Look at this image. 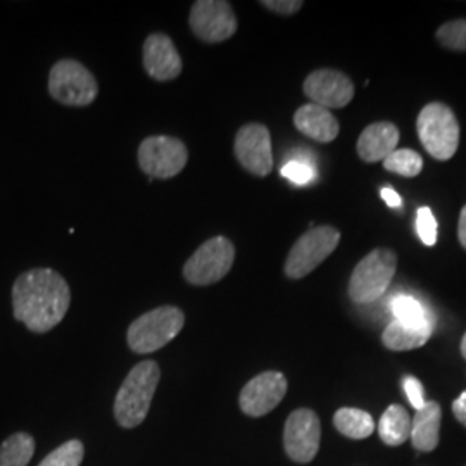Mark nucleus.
Here are the masks:
<instances>
[{"label":"nucleus","mask_w":466,"mask_h":466,"mask_svg":"<svg viewBox=\"0 0 466 466\" xmlns=\"http://www.w3.org/2000/svg\"><path fill=\"white\" fill-rule=\"evenodd\" d=\"M159 379L161 370L152 360H146L130 370L115 400V418L123 429H135L144 423Z\"/></svg>","instance_id":"f03ea898"},{"label":"nucleus","mask_w":466,"mask_h":466,"mask_svg":"<svg viewBox=\"0 0 466 466\" xmlns=\"http://www.w3.org/2000/svg\"><path fill=\"white\" fill-rule=\"evenodd\" d=\"M461 354H463V358L466 360V333L463 335V340H461Z\"/></svg>","instance_id":"72a5a7b5"},{"label":"nucleus","mask_w":466,"mask_h":466,"mask_svg":"<svg viewBox=\"0 0 466 466\" xmlns=\"http://www.w3.org/2000/svg\"><path fill=\"white\" fill-rule=\"evenodd\" d=\"M398 269V256L390 249L371 250L350 275V298L356 304H370L382 298Z\"/></svg>","instance_id":"39448f33"},{"label":"nucleus","mask_w":466,"mask_h":466,"mask_svg":"<svg viewBox=\"0 0 466 466\" xmlns=\"http://www.w3.org/2000/svg\"><path fill=\"white\" fill-rule=\"evenodd\" d=\"M34 454V437L26 432L13 433L0 444V466H28Z\"/></svg>","instance_id":"4be33fe9"},{"label":"nucleus","mask_w":466,"mask_h":466,"mask_svg":"<svg viewBox=\"0 0 466 466\" xmlns=\"http://www.w3.org/2000/svg\"><path fill=\"white\" fill-rule=\"evenodd\" d=\"M319 439L321 427L315 411L300 408L287 418L283 431V446L292 461L300 465L313 461L319 450Z\"/></svg>","instance_id":"9b49d317"},{"label":"nucleus","mask_w":466,"mask_h":466,"mask_svg":"<svg viewBox=\"0 0 466 466\" xmlns=\"http://www.w3.org/2000/svg\"><path fill=\"white\" fill-rule=\"evenodd\" d=\"M383 167L390 173H398L400 177L413 178L421 173L423 159L415 150L396 149L383 161Z\"/></svg>","instance_id":"b1692460"},{"label":"nucleus","mask_w":466,"mask_h":466,"mask_svg":"<svg viewBox=\"0 0 466 466\" xmlns=\"http://www.w3.org/2000/svg\"><path fill=\"white\" fill-rule=\"evenodd\" d=\"M452 413L458 418V421L466 427V390L452 402Z\"/></svg>","instance_id":"7c9ffc66"},{"label":"nucleus","mask_w":466,"mask_h":466,"mask_svg":"<svg viewBox=\"0 0 466 466\" xmlns=\"http://www.w3.org/2000/svg\"><path fill=\"white\" fill-rule=\"evenodd\" d=\"M437 40L451 50H466V19H454L444 23L437 30Z\"/></svg>","instance_id":"a878e982"},{"label":"nucleus","mask_w":466,"mask_h":466,"mask_svg":"<svg viewBox=\"0 0 466 466\" xmlns=\"http://www.w3.org/2000/svg\"><path fill=\"white\" fill-rule=\"evenodd\" d=\"M304 96L325 109H342L354 97L348 75L335 69H317L304 80Z\"/></svg>","instance_id":"4468645a"},{"label":"nucleus","mask_w":466,"mask_h":466,"mask_svg":"<svg viewBox=\"0 0 466 466\" xmlns=\"http://www.w3.org/2000/svg\"><path fill=\"white\" fill-rule=\"evenodd\" d=\"M382 199L387 202L389 208H400L402 206L400 194L394 188H390V187H383Z\"/></svg>","instance_id":"2f4dec72"},{"label":"nucleus","mask_w":466,"mask_h":466,"mask_svg":"<svg viewBox=\"0 0 466 466\" xmlns=\"http://www.w3.org/2000/svg\"><path fill=\"white\" fill-rule=\"evenodd\" d=\"M49 94L63 106L86 107L97 99L99 84L82 63L61 59L50 69Z\"/></svg>","instance_id":"423d86ee"},{"label":"nucleus","mask_w":466,"mask_h":466,"mask_svg":"<svg viewBox=\"0 0 466 466\" xmlns=\"http://www.w3.org/2000/svg\"><path fill=\"white\" fill-rule=\"evenodd\" d=\"M71 304V289L61 273L50 268H34L21 273L13 285V311L30 332L56 329Z\"/></svg>","instance_id":"f257e3e1"},{"label":"nucleus","mask_w":466,"mask_h":466,"mask_svg":"<svg viewBox=\"0 0 466 466\" xmlns=\"http://www.w3.org/2000/svg\"><path fill=\"white\" fill-rule=\"evenodd\" d=\"M185 325L184 311L175 306H159L137 318L127 333L128 348L137 354H150L165 348Z\"/></svg>","instance_id":"7ed1b4c3"},{"label":"nucleus","mask_w":466,"mask_h":466,"mask_svg":"<svg viewBox=\"0 0 466 466\" xmlns=\"http://www.w3.org/2000/svg\"><path fill=\"white\" fill-rule=\"evenodd\" d=\"M400 130L390 121H379L367 127L358 140V154L365 163L385 161L400 144Z\"/></svg>","instance_id":"dca6fc26"},{"label":"nucleus","mask_w":466,"mask_h":466,"mask_svg":"<svg viewBox=\"0 0 466 466\" xmlns=\"http://www.w3.org/2000/svg\"><path fill=\"white\" fill-rule=\"evenodd\" d=\"M441 417L442 410L441 404L435 400H427L423 408L417 410L415 418L411 421V442L415 450L421 452H431L439 444V432H441Z\"/></svg>","instance_id":"a211bd4d"},{"label":"nucleus","mask_w":466,"mask_h":466,"mask_svg":"<svg viewBox=\"0 0 466 466\" xmlns=\"http://www.w3.org/2000/svg\"><path fill=\"white\" fill-rule=\"evenodd\" d=\"M282 177L292 184L308 185L317 178L315 165L306 157H292L282 167Z\"/></svg>","instance_id":"bb28decb"},{"label":"nucleus","mask_w":466,"mask_h":466,"mask_svg":"<svg viewBox=\"0 0 466 466\" xmlns=\"http://www.w3.org/2000/svg\"><path fill=\"white\" fill-rule=\"evenodd\" d=\"M188 25L194 35L208 44H219L237 34L238 23L232 5L225 0H198L192 4Z\"/></svg>","instance_id":"9d476101"},{"label":"nucleus","mask_w":466,"mask_h":466,"mask_svg":"<svg viewBox=\"0 0 466 466\" xmlns=\"http://www.w3.org/2000/svg\"><path fill=\"white\" fill-rule=\"evenodd\" d=\"M287 379L280 371H263L246 383L238 404L248 417H265L273 411L287 394Z\"/></svg>","instance_id":"ddd939ff"},{"label":"nucleus","mask_w":466,"mask_h":466,"mask_svg":"<svg viewBox=\"0 0 466 466\" xmlns=\"http://www.w3.org/2000/svg\"><path fill=\"white\" fill-rule=\"evenodd\" d=\"M432 330L431 325H406L394 319L383 330V346L390 350H418L429 342Z\"/></svg>","instance_id":"6ab92c4d"},{"label":"nucleus","mask_w":466,"mask_h":466,"mask_svg":"<svg viewBox=\"0 0 466 466\" xmlns=\"http://www.w3.org/2000/svg\"><path fill=\"white\" fill-rule=\"evenodd\" d=\"M261 5L267 7L269 11H273V13H277V15L290 16V15L299 13L304 2H300V0H263Z\"/></svg>","instance_id":"c756f323"},{"label":"nucleus","mask_w":466,"mask_h":466,"mask_svg":"<svg viewBox=\"0 0 466 466\" xmlns=\"http://www.w3.org/2000/svg\"><path fill=\"white\" fill-rule=\"evenodd\" d=\"M333 425L339 432L350 439H367L375 432V421L367 411L356 408H340L333 415Z\"/></svg>","instance_id":"412c9836"},{"label":"nucleus","mask_w":466,"mask_h":466,"mask_svg":"<svg viewBox=\"0 0 466 466\" xmlns=\"http://www.w3.org/2000/svg\"><path fill=\"white\" fill-rule=\"evenodd\" d=\"M402 387H404V392H406V396H408V400L411 402V406H413L415 410L423 408V404H425L427 400H425V396H423V385H421V382H420L418 379H415V377H404Z\"/></svg>","instance_id":"c85d7f7f"},{"label":"nucleus","mask_w":466,"mask_h":466,"mask_svg":"<svg viewBox=\"0 0 466 466\" xmlns=\"http://www.w3.org/2000/svg\"><path fill=\"white\" fill-rule=\"evenodd\" d=\"M340 242V232L330 225H321L300 235L298 242L285 261V275L292 280L304 279L313 269H317Z\"/></svg>","instance_id":"0eeeda50"},{"label":"nucleus","mask_w":466,"mask_h":466,"mask_svg":"<svg viewBox=\"0 0 466 466\" xmlns=\"http://www.w3.org/2000/svg\"><path fill=\"white\" fill-rule=\"evenodd\" d=\"M390 309L396 321L406 325H431L433 327L432 315L420 300L411 296H396L390 302Z\"/></svg>","instance_id":"5701e85b"},{"label":"nucleus","mask_w":466,"mask_h":466,"mask_svg":"<svg viewBox=\"0 0 466 466\" xmlns=\"http://www.w3.org/2000/svg\"><path fill=\"white\" fill-rule=\"evenodd\" d=\"M85 448L82 441H67L57 450L52 451L38 466H80L84 461Z\"/></svg>","instance_id":"393cba45"},{"label":"nucleus","mask_w":466,"mask_h":466,"mask_svg":"<svg viewBox=\"0 0 466 466\" xmlns=\"http://www.w3.org/2000/svg\"><path fill=\"white\" fill-rule=\"evenodd\" d=\"M417 132L425 150L439 161L451 159L460 146L458 119L442 102H431L420 111Z\"/></svg>","instance_id":"20e7f679"},{"label":"nucleus","mask_w":466,"mask_h":466,"mask_svg":"<svg viewBox=\"0 0 466 466\" xmlns=\"http://www.w3.org/2000/svg\"><path fill=\"white\" fill-rule=\"evenodd\" d=\"M458 237H460V242L461 246L466 249V206L461 209V215H460V223H458Z\"/></svg>","instance_id":"473e14b6"},{"label":"nucleus","mask_w":466,"mask_h":466,"mask_svg":"<svg viewBox=\"0 0 466 466\" xmlns=\"http://www.w3.org/2000/svg\"><path fill=\"white\" fill-rule=\"evenodd\" d=\"M188 150L180 138L169 135H152L138 147V167L150 178L167 180L184 171Z\"/></svg>","instance_id":"1a4fd4ad"},{"label":"nucleus","mask_w":466,"mask_h":466,"mask_svg":"<svg viewBox=\"0 0 466 466\" xmlns=\"http://www.w3.org/2000/svg\"><path fill=\"white\" fill-rule=\"evenodd\" d=\"M417 232L425 246H433L437 240V221L431 208H420L417 213Z\"/></svg>","instance_id":"cd10ccee"},{"label":"nucleus","mask_w":466,"mask_h":466,"mask_svg":"<svg viewBox=\"0 0 466 466\" xmlns=\"http://www.w3.org/2000/svg\"><path fill=\"white\" fill-rule=\"evenodd\" d=\"M294 125L300 134L319 144H329L337 138L340 125L332 113L318 104H304L294 115Z\"/></svg>","instance_id":"f3484780"},{"label":"nucleus","mask_w":466,"mask_h":466,"mask_svg":"<svg viewBox=\"0 0 466 466\" xmlns=\"http://www.w3.org/2000/svg\"><path fill=\"white\" fill-rule=\"evenodd\" d=\"M144 69L156 82L177 80L184 69L173 40L165 34H152L144 42Z\"/></svg>","instance_id":"2eb2a0df"},{"label":"nucleus","mask_w":466,"mask_h":466,"mask_svg":"<svg viewBox=\"0 0 466 466\" xmlns=\"http://www.w3.org/2000/svg\"><path fill=\"white\" fill-rule=\"evenodd\" d=\"M235 248L227 237H213L200 244L185 263L184 279L190 285L208 287L223 280L233 267Z\"/></svg>","instance_id":"6e6552de"},{"label":"nucleus","mask_w":466,"mask_h":466,"mask_svg":"<svg viewBox=\"0 0 466 466\" xmlns=\"http://www.w3.org/2000/svg\"><path fill=\"white\" fill-rule=\"evenodd\" d=\"M235 157L240 167L256 177H268L273 169L271 135L265 125L249 123L244 125L235 135Z\"/></svg>","instance_id":"f8f14e48"},{"label":"nucleus","mask_w":466,"mask_h":466,"mask_svg":"<svg viewBox=\"0 0 466 466\" xmlns=\"http://www.w3.org/2000/svg\"><path fill=\"white\" fill-rule=\"evenodd\" d=\"M379 433L383 444L387 446L404 444L411 433V418L408 415V411L400 404L389 406L380 418Z\"/></svg>","instance_id":"aec40b11"}]
</instances>
